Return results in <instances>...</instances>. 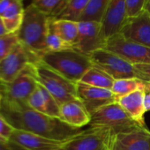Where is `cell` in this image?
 Returning <instances> with one entry per match:
<instances>
[{
  "mask_svg": "<svg viewBox=\"0 0 150 150\" xmlns=\"http://www.w3.org/2000/svg\"><path fill=\"white\" fill-rule=\"evenodd\" d=\"M25 9L22 0H2L0 2V17L9 33H17L23 21Z\"/></svg>",
  "mask_w": 150,
  "mask_h": 150,
  "instance_id": "ac0fdd59",
  "label": "cell"
},
{
  "mask_svg": "<svg viewBox=\"0 0 150 150\" xmlns=\"http://www.w3.org/2000/svg\"><path fill=\"white\" fill-rule=\"evenodd\" d=\"M49 20L48 15L31 4L25 9L22 23L17 32L20 42L39 57L47 52Z\"/></svg>",
  "mask_w": 150,
  "mask_h": 150,
  "instance_id": "7a4b0ae2",
  "label": "cell"
},
{
  "mask_svg": "<svg viewBox=\"0 0 150 150\" xmlns=\"http://www.w3.org/2000/svg\"><path fill=\"white\" fill-rule=\"evenodd\" d=\"M127 19L126 0H110L101 21L102 34L106 42L120 33Z\"/></svg>",
  "mask_w": 150,
  "mask_h": 150,
  "instance_id": "5bb4252c",
  "label": "cell"
},
{
  "mask_svg": "<svg viewBox=\"0 0 150 150\" xmlns=\"http://www.w3.org/2000/svg\"><path fill=\"white\" fill-rule=\"evenodd\" d=\"M69 0H34L32 3L51 18H57L65 9Z\"/></svg>",
  "mask_w": 150,
  "mask_h": 150,
  "instance_id": "d4e9b609",
  "label": "cell"
},
{
  "mask_svg": "<svg viewBox=\"0 0 150 150\" xmlns=\"http://www.w3.org/2000/svg\"><path fill=\"white\" fill-rule=\"evenodd\" d=\"M40 57L21 42L0 62V84L12 82L30 64H35Z\"/></svg>",
  "mask_w": 150,
  "mask_h": 150,
  "instance_id": "ba28073f",
  "label": "cell"
},
{
  "mask_svg": "<svg viewBox=\"0 0 150 150\" xmlns=\"http://www.w3.org/2000/svg\"><path fill=\"white\" fill-rule=\"evenodd\" d=\"M120 34L128 40L150 48V14L144 10L137 16L128 18Z\"/></svg>",
  "mask_w": 150,
  "mask_h": 150,
  "instance_id": "2e32d148",
  "label": "cell"
},
{
  "mask_svg": "<svg viewBox=\"0 0 150 150\" xmlns=\"http://www.w3.org/2000/svg\"><path fill=\"white\" fill-rule=\"evenodd\" d=\"M14 131V128L0 113V141L9 144L10 138Z\"/></svg>",
  "mask_w": 150,
  "mask_h": 150,
  "instance_id": "f546056e",
  "label": "cell"
},
{
  "mask_svg": "<svg viewBox=\"0 0 150 150\" xmlns=\"http://www.w3.org/2000/svg\"><path fill=\"white\" fill-rule=\"evenodd\" d=\"M52 22L55 30L61 39L70 49H72L79 35V22L55 18H52Z\"/></svg>",
  "mask_w": 150,
  "mask_h": 150,
  "instance_id": "ffe728a7",
  "label": "cell"
},
{
  "mask_svg": "<svg viewBox=\"0 0 150 150\" xmlns=\"http://www.w3.org/2000/svg\"><path fill=\"white\" fill-rule=\"evenodd\" d=\"M144 106H145L146 111H149L150 110V93H146V94H145Z\"/></svg>",
  "mask_w": 150,
  "mask_h": 150,
  "instance_id": "1f68e13d",
  "label": "cell"
},
{
  "mask_svg": "<svg viewBox=\"0 0 150 150\" xmlns=\"http://www.w3.org/2000/svg\"><path fill=\"white\" fill-rule=\"evenodd\" d=\"M2 99H3V96H2V94L0 92V106H1V103H2Z\"/></svg>",
  "mask_w": 150,
  "mask_h": 150,
  "instance_id": "8d00e7d4",
  "label": "cell"
},
{
  "mask_svg": "<svg viewBox=\"0 0 150 150\" xmlns=\"http://www.w3.org/2000/svg\"><path fill=\"white\" fill-rule=\"evenodd\" d=\"M90 0H69L65 9L57 18L55 19L79 22Z\"/></svg>",
  "mask_w": 150,
  "mask_h": 150,
  "instance_id": "603a6c76",
  "label": "cell"
},
{
  "mask_svg": "<svg viewBox=\"0 0 150 150\" xmlns=\"http://www.w3.org/2000/svg\"><path fill=\"white\" fill-rule=\"evenodd\" d=\"M0 150H13V149L10 146L9 144L0 141Z\"/></svg>",
  "mask_w": 150,
  "mask_h": 150,
  "instance_id": "836d02e7",
  "label": "cell"
},
{
  "mask_svg": "<svg viewBox=\"0 0 150 150\" xmlns=\"http://www.w3.org/2000/svg\"><path fill=\"white\" fill-rule=\"evenodd\" d=\"M1 1H2V0H0V2H1Z\"/></svg>",
  "mask_w": 150,
  "mask_h": 150,
  "instance_id": "f35d334b",
  "label": "cell"
},
{
  "mask_svg": "<svg viewBox=\"0 0 150 150\" xmlns=\"http://www.w3.org/2000/svg\"><path fill=\"white\" fill-rule=\"evenodd\" d=\"M40 59L65 79L74 83H78L83 75L93 67L88 56L72 49L46 52Z\"/></svg>",
  "mask_w": 150,
  "mask_h": 150,
  "instance_id": "3957f363",
  "label": "cell"
},
{
  "mask_svg": "<svg viewBox=\"0 0 150 150\" xmlns=\"http://www.w3.org/2000/svg\"><path fill=\"white\" fill-rule=\"evenodd\" d=\"M89 125L90 127L107 128L111 131L114 136L142 126L134 121L117 102L106 105L93 113Z\"/></svg>",
  "mask_w": 150,
  "mask_h": 150,
  "instance_id": "5b68a950",
  "label": "cell"
},
{
  "mask_svg": "<svg viewBox=\"0 0 150 150\" xmlns=\"http://www.w3.org/2000/svg\"><path fill=\"white\" fill-rule=\"evenodd\" d=\"M146 2L147 0H126L127 17L132 18L143 12Z\"/></svg>",
  "mask_w": 150,
  "mask_h": 150,
  "instance_id": "f1b7e54d",
  "label": "cell"
},
{
  "mask_svg": "<svg viewBox=\"0 0 150 150\" xmlns=\"http://www.w3.org/2000/svg\"><path fill=\"white\" fill-rule=\"evenodd\" d=\"M9 32L7 31L6 26H5V23L2 20V18L0 17V36H3L6 34H8Z\"/></svg>",
  "mask_w": 150,
  "mask_h": 150,
  "instance_id": "d6a6232c",
  "label": "cell"
},
{
  "mask_svg": "<svg viewBox=\"0 0 150 150\" xmlns=\"http://www.w3.org/2000/svg\"><path fill=\"white\" fill-rule=\"evenodd\" d=\"M110 130L103 127H90L70 139L64 150H110L113 139Z\"/></svg>",
  "mask_w": 150,
  "mask_h": 150,
  "instance_id": "52a82bcc",
  "label": "cell"
},
{
  "mask_svg": "<svg viewBox=\"0 0 150 150\" xmlns=\"http://www.w3.org/2000/svg\"><path fill=\"white\" fill-rule=\"evenodd\" d=\"M89 57L94 67L106 72L114 80L136 78L134 65L110 50H97Z\"/></svg>",
  "mask_w": 150,
  "mask_h": 150,
  "instance_id": "8992f818",
  "label": "cell"
},
{
  "mask_svg": "<svg viewBox=\"0 0 150 150\" xmlns=\"http://www.w3.org/2000/svg\"><path fill=\"white\" fill-rule=\"evenodd\" d=\"M106 40L102 34V24L97 21H80L79 35L72 50L90 56L94 51L104 49Z\"/></svg>",
  "mask_w": 150,
  "mask_h": 150,
  "instance_id": "8fae6325",
  "label": "cell"
},
{
  "mask_svg": "<svg viewBox=\"0 0 150 150\" xmlns=\"http://www.w3.org/2000/svg\"><path fill=\"white\" fill-rule=\"evenodd\" d=\"M104 49L118 55L133 65L150 64V48L125 39L120 33L109 38Z\"/></svg>",
  "mask_w": 150,
  "mask_h": 150,
  "instance_id": "30bf717a",
  "label": "cell"
},
{
  "mask_svg": "<svg viewBox=\"0 0 150 150\" xmlns=\"http://www.w3.org/2000/svg\"><path fill=\"white\" fill-rule=\"evenodd\" d=\"M67 141L50 139L29 132L14 129L9 145L12 148L15 146L21 150H60Z\"/></svg>",
  "mask_w": 150,
  "mask_h": 150,
  "instance_id": "7c38bea8",
  "label": "cell"
},
{
  "mask_svg": "<svg viewBox=\"0 0 150 150\" xmlns=\"http://www.w3.org/2000/svg\"><path fill=\"white\" fill-rule=\"evenodd\" d=\"M146 82L137 79V78H129V79H121L115 80L112 86L111 91L114 94L116 100H117L126 95H129L137 90L145 91Z\"/></svg>",
  "mask_w": 150,
  "mask_h": 150,
  "instance_id": "7402d4cb",
  "label": "cell"
},
{
  "mask_svg": "<svg viewBox=\"0 0 150 150\" xmlns=\"http://www.w3.org/2000/svg\"><path fill=\"white\" fill-rule=\"evenodd\" d=\"M110 1V0H90L80 21L101 22Z\"/></svg>",
  "mask_w": 150,
  "mask_h": 150,
  "instance_id": "cb8c5ba5",
  "label": "cell"
},
{
  "mask_svg": "<svg viewBox=\"0 0 150 150\" xmlns=\"http://www.w3.org/2000/svg\"><path fill=\"white\" fill-rule=\"evenodd\" d=\"M145 10H146L149 14H150V0H147V2L146 4V7H145Z\"/></svg>",
  "mask_w": 150,
  "mask_h": 150,
  "instance_id": "d590c367",
  "label": "cell"
},
{
  "mask_svg": "<svg viewBox=\"0 0 150 150\" xmlns=\"http://www.w3.org/2000/svg\"><path fill=\"white\" fill-rule=\"evenodd\" d=\"M46 46H47V52L60 51V50L70 49L67 46V44L58 35L57 31L55 30L51 17H50V20H49V28H48L47 38H46Z\"/></svg>",
  "mask_w": 150,
  "mask_h": 150,
  "instance_id": "484cf974",
  "label": "cell"
},
{
  "mask_svg": "<svg viewBox=\"0 0 150 150\" xmlns=\"http://www.w3.org/2000/svg\"><path fill=\"white\" fill-rule=\"evenodd\" d=\"M0 113L14 129L29 132L50 139L67 141L83 131L67 125L59 117L38 112L30 108L27 103L3 98Z\"/></svg>",
  "mask_w": 150,
  "mask_h": 150,
  "instance_id": "6da1fadb",
  "label": "cell"
},
{
  "mask_svg": "<svg viewBox=\"0 0 150 150\" xmlns=\"http://www.w3.org/2000/svg\"><path fill=\"white\" fill-rule=\"evenodd\" d=\"M134 71L137 79L150 83V64H134Z\"/></svg>",
  "mask_w": 150,
  "mask_h": 150,
  "instance_id": "4dcf8cb0",
  "label": "cell"
},
{
  "mask_svg": "<svg viewBox=\"0 0 150 150\" xmlns=\"http://www.w3.org/2000/svg\"><path fill=\"white\" fill-rule=\"evenodd\" d=\"M146 92L144 90H137L126 95L117 100L120 106L125 112L138 124L144 125V114L146 112L144 106V98Z\"/></svg>",
  "mask_w": 150,
  "mask_h": 150,
  "instance_id": "d6986e66",
  "label": "cell"
},
{
  "mask_svg": "<svg viewBox=\"0 0 150 150\" xmlns=\"http://www.w3.org/2000/svg\"><path fill=\"white\" fill-rule=\"evenodd\" d=\"M110 150H150V131L138 126L113 136Z\"/></svg>",
  "mask_w": 150,
  "mask_h": 150,
  "instance_id": "9a60e30c",
  "label": "cell"
},
{
  "mask_svg": "<svg viewBox=\"0 0 150 150\" xmlns=\"http://www.w3.org/2000/svg\"><path fill=\"white\" fill-rule=\"evenodd\" d=\"M59 118L74 128L89 125L91 115L80 101H71L60 106Z\"/></svg>",
  "mask_w": 150,
  "mask_h": 150,
  "instance_id": "e0dca14e",
  "label": "cell"
},
{
  "mask_svg": "<svg viewBox=\"0 0 150 150\" xmlns=\"http://www.w3.org/2000/svg\"><path fill=\"white\" fill-rule=\"evenodd\" d=\"M34 73L37 83L43 87L60 106L71 101H79L77 83L65 79L41 59L34 64Z\"/></svg>",
  "mask_w": 150,
  "mask_h": 150,
  "instance_id": "277c9868",
  "label": "cell"
},
{
  "mask_svg": "<svg viewBox=\"0 0 150 150\" xmlns=\"http://www.w3.org/2000/svg\"><path fill=\"white\" fill-rule=\"evenodd\" d=\"M114 81L115 80L112 77H110L109 74L93 66L83 75V77L79 82H82L84 84L96 88L111 90Z\"/></svg>",
  "mask_w": 150,
  "mask_h": 150,
  "instance_id": "44dd1931",
  "label": "cell"
},
{
  "mask_svg": "<svg viewBox=\"0 0 150 150\" xmlns=\"http://www.w3.org/2000/svg\"><path fill=\"white\" fill-rule=\"evenodd\" d=\"M37 87L38 83L34 73V64H30L12 82L0 84V92L3 98L7 100L27 103Z\"/></svg>",
  "mask_w": 150,
  "mask_h": 150,
  "instance_id": "9c48e42d",
  "label": "cell"
},
{
  "mask_svg": "<svg viewBox=\"0 0 150 150\" xmlns=\"http://www.w3.org/2000/svg\"><path fill=\"white\" fill-rule=\"evenodd\" d=\"M27 103L33 110L47 115V108H46L45 101H44L43 96H42V94L41 92L39 84H38L37 88L34 91V93L28 99Z\"/></svg>",
  "mask_w": 150,
  "mask_h": 150,
  "instance_id": "83f0119b",
  "label": "cell"
},
{
  "mask_svg": "<svg viewBox=\"0 0 150 150\" xmlns=\"http://www.w3.org/2000/svg\"><path fill=\"white\" fill-rule=\"evenodd\" d=\"M145 92H146V93H150V83H149V82H146Z\"/></svg>",
  "mask_w": 150,
  "mask_h": 150,
  "instance_id": "e575fe53",
  "label": "cell"
},
{
  "mask_svg": "<svg viewBox=\"0 0 150 150\" xmlns=\"http://www.w3.org/2000/svg\"><path fill=\"white\" fill-rule=\"evenodd\" d=\"M77 96L90 115L99 109L117 102L110 89L96 88L82 82L77 83Z\"/></svg>",
  "mask_w": 150,
  "mask_h": 150,
  "instance_id": "4fadbf2b",
  "label": "cell"
},
{
  "mask_svg": "<svg viewBox=\"0 0 150 150\" xmlns=\"http://www.w3.org/2000/svg\"><path fill=\"white\" fill-rule=\"evenodd\" d=\"M60 150H64V148H62V149H60Z\"/></svg>",
  "mask_w": 150,
  "mask_h": 150,
  "instance_id": "74e56055",
  "label": "cell"
},
{
  "mask_svg": "<svg viewBox=\"0 0 150 150\" xmlns=\"http://www.w3.org/2000/svg\"><path fill=\"white\" fill-rule=\"evenodd\" d=\"M19 43L17 33H8L0 36V62L4 60Z\"/></svg>",
  "mask_w": 150,
  "mask_h": 150,
  "instance_id": "4316f807",
  "label": "cell"
}]
</instances>
